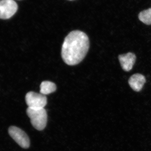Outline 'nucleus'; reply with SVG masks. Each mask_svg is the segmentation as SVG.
Segmentation results:
<instances>
[{"label": "nucleus", "instance_id": "1", "mask_svg": "<svg viewBox=\"0 0 151 151\" xmlns=\"http://www.w3.org/2000/svg\"><path fill=\"white\" fill-rule=\"evenodd\" d=\"M89 47V38L79 30L73 31L65 37L63 44L61 56L67 65H77L86 56Z\"/></svg>", "mask_w": 151, "mask_h": 151}, {"label": "nucleus", "instance_id": "2", "mask_svg": "<svg viewBox=\"0 0 151 151\" xmlns=\"http://www.w3.org/2000/svg\"><path fill=\"white\" fill-rule=\"evenodd\" d=\"M26 112L34 128L38 131L44 129L47 120V113L44 108L35 109L28 108Z\"/></svg>", "mask_w": 151, "mask_h": 151}, {"label": "nucleus", "instance_id": "3", "mask_svg": "<svg viewBox=\"0 0 151 151\" xmlns=\"http://www.w3.org/2000/svg\"><path fill=\"white\" fill-rule=\"evenodd\" d=\"M8 132L10 136L22 148L29 147V138L24 131L18 127L11 126L9 128Z\"/></svg>", "mask_w": 151, "mask_h": 151}, {"label": "nucleus", "instance_id": "4", "mask_svg": "<svg viewBox=\"0 0 151 151\" xmlns=\"http://www.w3.org/2000/svg\"><path fill=\"white\" fill-rule=\"evenodd\" d=\"M25 101L28 108L35 109L43 108L47 104V98L45 95L33 92H28Z\"/></svg>", "mask_w": 151, "mask_h": 151}, {"label": "nucleus", "instance_id": "5", "mask_svg": "<svg viewBox=\"0 0 151 151\" xmlns=\"http://www.w3.org/2000/svg\"><path fill=\"white\" fill-rule=\"evenodd\" d=\"M18 10V5L14 0L0 1V19H7L13 16Z\"/></svg>", "mask_w": 151, "mask_h": 151}, {"label": "nucleus", "instance_id": "6", "mask_svg": "<svg viewBox=\"0 0 151 151\" xmlns=\"http://www.w3.org/2000/svg\"><path fill=\"white\" fill-rule=\"evenodd\" d=\"M119 59L122 69L126 71H129L133 68L136 60V55L132 52L120 55Z\"/></svg>", "mask_w": 151, "mask_h": 151}, {"label": "nucleus", "instance_id": "7", "mask_svg": "<svg viewBox=\"0 0 151 151\" xmlns=\"http://www.w3.org/2000/svg\"><path fill=\"white\" fill-rule=\"evenodd\" d=\"M146 81V78L144 75L140 73H136L130 77L129 84L134 91L138 92L142 89Z\"/></svg>", "mask_w": 151, "mask_h": 151}, {"label": "nucleus", "instance_id": "8", "mask_svg": "<svg viewBox=\"0 0 151 151\" xmlns=\"http://www.w3.org/2000/svg\"><path fill=\"white\" fill-rule=\"evenodd\" d=\"M41 94L46 95L55 92L56 86L55 83L49 81H44L42 82L40 86Z\"/></svg>", "mask_w": 151, "mask_h": 151}, {"label": "nucleus", "instance_id": "9", "mask_svg": "<svg viewBox=\"0 0 151 151\" xmlns=\"http://www.w3.org/2000/svg\"><path fill=\"white\" fill-rule=\"evenodd\" d=\"M141 22L147 25L151 24V8L141 12L139 14Z\"/></svg>", "mask_w": 151, "mask_h": 151}, {"label": "nucleus", "instance_id": "10", "mask_svg": "<svg viewBox=\"0 0 151 151\" xmlns=\"http://www.w3.org/2000/svg\"><path fill=\"white\" fill-rule=\"evenodd\" d=\"M70 1H72V0H70Z\"/></svg>", "mask_w": 151, "mask_h": 151}, {"label": "nucleus", "instance_id": "11", "mask_svg": "<svg viewBox=\"0 0 151 151\" xmlns=\"http://www.w3.org/2000/svg\"><path fill=\"white\" fill-rule=\"evenodd\" d=\"M1 1V0H0V1Z\"/></svg>", "mask_w": 151, "mask_h": 151}]
</instances>
